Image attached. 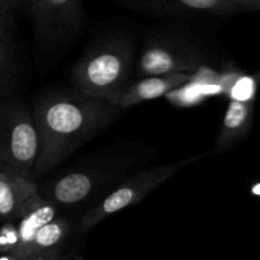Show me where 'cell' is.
<instances>
[{
  "label": "cell",
  "instance_id": "obj_1",
  "mask_svg": "<svg viewBox=\"0 0 260 260\" xmlns=\"http://www.w3.org/2000/svg\"><path fill=\"white\" fill-rule=\"evenodd\" d=\"M122 108L76 89L43 94L33 107L38 156L32 169L37 178L55 169L83 145L113 123Z\"/></svg>",
  "mask_w": 260,
  "mask_h": 260
},
{
  "label": "cell",
  "instance_id": "obj_2",
  "mask_svg": "<svg viewBox=\"0 0 260 260\" xmlns=\"http://www.w3.org/2000/svg\"><path fill=\"white\" fill-rule=\"evenodd\" d=\"M139 149L119 147L102 152L98 157L71 168L60 177L46 183L40 193L60 208H74L95 200L104 190L111 192L137 161Z\"/></svg>",
  "mask_w": 260,
  "mask_h": 260
},
{
  "label": "cell",
  "instance_id": "obj_3",
  "mask_svg": "<svg viewBox=\"0 0 260 260\" xmlns=\"http://www.w3.org/2000/svg\"><path fill=\"white\" fill-rule=\"evenodd\" d=\"M135 69V42L122 32L99 40L71 70L73 88L113 103L129 84Z\"/></svg>",
  "mask_w": 260,
  "mask_h": 260
},
{
  "label": "cell",
  "instance_id": "obj_4",
  "mask_svg": "<svg viewBox=\"0 0 260 260\" xmlns=\"http://www.w3.org/2000/svg\"><path fill=\"white\" fill-rule=\"evenodd\" d=\"M206 152L203 154L192 155L184 157L175 162H169L156 167L144 168L137 170L134 174L128 175L123 180L118 183L111 192L96 201L84 212L79 220L76 229L79 234H86L95 228L99 222L106 220L109 216L123 211L126 208L132 207L141 202L144 198L151 192H154L159 185L169 180L179 170L184 169L188 165L198 161L200 159L206 157Z\"/></svg>",
  "mask_w": 260,
  "mask_h": 260
},
{
  "label": "cell",
  "instance_id": "obj_5",
  "mask_svg": "<svg viewBox=\"0 0 260 260\" xmlns=\"http://www.w3.org/2000/svg\"><path fill=\"white\" fill-rule=\"evenodd\" d=\"M208 61L206 46L196 36L180 29H161L146 38L135 62L142 76L196 73Z\"/></svg>",
  "mask_w": 260,
  "mask_h": 260
},
{
  "label": "cell",
  "instance_id": "obj_6",
  "mask_svg": "<svg viewBox=\"0 0 260 260\" xmlns=\"http://www.w3.org/2000/svg\"><path fill=\"white\" fill-rule=\"evenodd\" d=\"M37 156L33 108L14 96L0 98V164L32 173Z\"/></svg>",
  "mask_w": 260,
  "mask_h": 260
},
{
  "label": "cell",
  "instance_id": "obj_7",
  "mask_svg": "<svg viewBox=\"0 0 260 260\" xmlns=\"http://www.w3.org/2000/svg\"><path fill=\"white\" fill-rule=\"evenodd\" d=\"M35 37L42 46L60 47L83 27V0H30Z\"/></svg>",
  "mask_w": 260,
  "mask_h": 260
},
{
  "label": "cell",
  "instance_id": "obj_8",
  "mask_svg": "<svg viewBox=\"0 0 260 260\" xmlns=\"http://www.w3.org/2000/svg\"><path fill=\"white\" fill-rule=\"evenodd\" d=\"M131 12L160 19L228 17L239 12L226 0H113Z\"/></svg>",
  "mask_w": 260,
  "mask_h": 260
},
{
  "label": "cell",
  "instance_id": "obj_9",
  "mask_svg": "<svg viewBox=\"0 0 260 260\" xmlns=\"http://www.w3.org/2000/svg\"><path fill=\"white\" fill-rule=\"evenodd\" d=\"M38 194L40 187L32 173L0 164V222L17 220L25 206Z\"/></svg>",
  "mask_w": 260,
  "mask_h": 260
},
{
  "label": "cell",
  "instance_id": "obj_10",
  "mask_svg": "<svg viewBox=\"0 0 260 260\" xmlns=\"http://www.w3.org/2000/svg\"><path fill=\"white\" fill-rule=\"evenodd\" d=\"M74 230L71 218L58 215L43 223L32 240L17 254L14 260H58L66 258L63 251L69 245Z\"/></svg>",
  "mask_w": 260,
  "mask_h": 260
},
{
  "label": "cell",
  "instance_id": "obj_11",
  "mask_svg": "<svg viewBox=\"0 0 260 260\" xmlns=\"http://www.w3.org/2000/svg\"><path fill=\"white\" fill-rule=\"evenodd\" d=\"M193 74L172 73L165 75L142 76L136 83H129L113 101V104L119 108H129L144 102L152 101L162 96L168 91L174 90L190 80Z\"/></svg>",
  "mask_w": 260,
  "mask_h": 260
},
{
  "label": "cell",
  "instance_id": "obj_12",
  "mask_svg": "<svg viewBox=\"0 0 260 260\" xmlns=\"http://www.w3.org/2000/svg\"><path fill=\"white\" fill-rule=\"evenodd\" d=\"M250 114L251 107L246 101L233 99L229 103L216 142V151L228 150L245 134L250 123Z\"/></svg>",
  "mask_w": 260,
  "mask_h": 260
},
{
  "label": "cell",
  "instance_id": "obj_13",
  "mask_svg": "<svg viewBox=\"0 0 260 260\" xmlns=\"http://www.w3.org/2000/svg\"><path fill=\"white\" fill-rule=\"evenodd\" d=\"M22 58L10 36L0 37V98L13 96L23 80Z\"/></svg>",
  "mask_w": 260,
  "mask_h": 260
},
{
  "label": "cell",
  "instance_id": "obj_14",
  "mask_svg": "<svg viewBox=\"0 0 260 260\" xmlns=\"http://www.w3.org/2000/svg\"><path fill=\"white\" fill-rule=\"evenodd\" d=\"M30 0H0V14L12 15L14 12L28 8Z\"/></svg>",
  "mask_w": 260,
  "mask_h": 260
},
{
  "label": "cell",
  "instance_id": "obj_15",
  "mask_svg": "<svg viewBox=\"0 0 260 260\" xmlns=\"http://www.w3.org/2000/svg\"><path fill=\"white\" fill-rule=\"evenodd\" d=\"M234 7L238 8L239 10L241 9H253L260 10V0H226Z\"/></svg>",
  "mask_w": 260,
  "mask_h": 260
},
{
  "label": "cell",
  "instance_id": "obj_16",
  "mask_svg": "<svg viewBox=\"0 0 260 260\" xmlns=\"http://www.w3.org/2000/svg\"><path fill=\"white\" fill-rule=\"evenodd\" d=\"M10 22H12V15L0 14V37L10 36Z\"/></svg>",
  "mask_w": 260,
  "mask_h": 260
}]
</instances>
